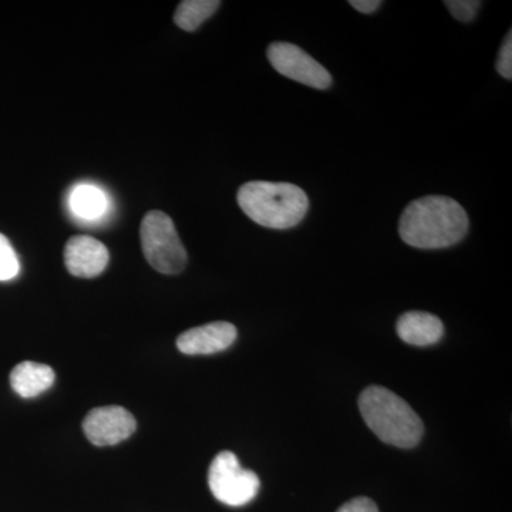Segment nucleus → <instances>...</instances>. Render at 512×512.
<instances>
[{
	"mask_svg": "<svg viewBox=\"0 0 512 512\" xmlns=\"http://www.w3.org/2000/svg\"><path fill=\"white\" fill-rule=\"evenodd\" d=\"M467 212L453 198H419L410 202L400 218V238L410 247L441 249L453 247L466 237Z\"/></svg>",
	"mask_w": 512,
	"mask_h": 512,
	"instance_id": "nucleus-1",
	"label": "nucleus"
},
{
	"mask_svg": "<svg viewBox=\"0 0 512 512\" xmlns=\"http://www.w3.org/2000/svg\"><path fill=\"white\" fill-rule=\"evenodd\" d=\"M237 198L244 214L265 228L296 227L309 210L308 195L295 184L251 181L239 188Z\"/></svg>",
	"mask_w": 512,
	"mask_h": 512,
	"instance_id": "nucleus-2",
	"label": "nucleus"
},
{
	"mask_svg": "<svg viewBox=\"0 0 512 512\" xmlns=\"http://www.w3.org/2000/svg\"><path fill=\"white\" fill-rule=\"evenodd\" d=\"M359 409L367 427L383 443L412 448L423 436V421L402 397L386 387L370 386L360 394Z\"/></svg>",
	"mask_w": 512,
	"mask_h": 512,
	"instance_id": "nucleus-3",
	"label": "nucleus"
},
{
	"mask_svg": "<svg viewBox=\"0 0 512 512\" xmlns=\"http://www.w3.org/2000/svg\"><path fill=\"white\" fill-rule=\"evenodd\" d=\"M141 248L151 268L164 275H177L187 265V251L173 220L163 211H150L140 228Z\"/></svg>",
	"mask_w": 512,
	"mask_h": 512,
	"instance_id": "nucleus-4",
	"label": "nucleus"
},
{
	"mask_svg": "<svg viewBox=\"0 0 512 512\" xmlns=\"http://www.w3.org/2000/svg\"><path fill=\"white\" fill-rule=\"evenodd\" d=\"M208 484L214 497L229 507L251 503L261 487V481L254 471L242 468L238 457L231 451H221L212 460Z\"/></svg>",
	"mask_w": 512,
	"mask_h": 512,
	"instance_id": "nucleus-5",
	"label": "nucleus"
},
{
	"mask_svg": "<svg viewBox=\"0 0 512 512\" xmlns=\"http://www.w3.org/2000/svg\"><path fill=\"white\" fill-rule=\"evenodd\" d=\"M266 56L276 72L295 82L318 90L328 89L332 84V76L328 70L301 47L292 43H272L268 47Z\"/></svg>",
	"mask_w": 512,
	"mask_h": 512,
	"instance_id": "nucleus-6",
	"label": "nucleus"
},
{
	"mask_svg": "<svg viewBox=\"0 0 512 512\" xmlns=\"http://www.w3.org/2000/svg\"><path fill=\"white\" fill-rule=\"evenodd\" d=\"M137 429L133 414L121 406L96 407L83 421V430L94 446L106 447L127 440Z\"/></svg>",
	"mask_w": 512,
	"mask_h": 512,
	"instance_id": "nucleus-7",
	"label": "nucleus"
},
{
	"mask_svg": "<svg viewBox=\"0 0 512 512\" xmlns=\"http://www.w3.org/2000/svg\"><path fill=\"white\" fill-rule=\"evenodd\" d=\"M109 249L103 242L87 235H77L67 241L64 264L67 271L77 278H96L109 265Z\"/></svg>",
	"mask_w": 512,
	"mask_h": 512,
	"instance_id": "nucleus-8",
	"label": "nucleus"
},
{
	"mask_svg": "<svg viewBox=\"0 0 512 512\" xmlns=\"http://www.w3.org/2000/svg\"><path fill=\"white\" fill-rule=\"evenodd\" d=\"M237 335V328L232 323H207L181 333L177 339V348L184 355H212L228 349Z\"/></svg>",
	"mask_w": 512,
	"mask_h": 512,
	"instance_id": "nucleus-9",
	"label": "nucleus"
},
{
	"mask_svg": "<svg viewBox=\"0 0 512 512\" xmlns=\"http://www.w3.org/2000/svg\"><path fill=\"white\" fill-rule=\"evenodd\" d=\"M397 335L413 346H430L443 338L444 325L427 312H407L397 320Z\"/></svg>",
	"mask_w": 512,
	"mask_h": 512,
	"instance_id": "nucleus-10",
	"label": "nucleus"
},
{
	"mask_svg": "<svg viewBox=\"0 0 512 512\" xmlns=\"http://www.w3.org/2000/svg\"><path fill=\"white\" fill-rule=\"evenodd\" d=\"M55 379L52 367L42 363L22 362L10 373V386L23 399H32L49 390Z\"/></svg>",
	"mask_w": 512,
	"mask_h": 512,
	"instance_id": "nucleus-11",
	"label": "nucleus"
},
{
	"mask_svg": "<svg viewBox=\"0 0 512 512\" xmlns=\"http://www.w3.org/2000/svg\"><path fill=\"white\" fill-rule=\"evenodd\" d=\"M70 210L86 221L99 220L109 208L106 192L96 185L80 184L73 188L69 198Z\"/></svg>",
	"mask_w": 512,
	"mask_h": 512,
	"instance_id": "nucleus-12",
	"label": "nucleus"
},
{
	"mask_svg": "<svg viewBox=\"0 0 512 512\" xmlns=\"http://www.w3.org/2000/svg\"><path fill=\"white\" fill-rule=\"evenodd\" d=\"M220 6L218 0H184L175 10V25L185 32H195Z\"/></svg>",
	"mask_w": 512,
	"mask_h": 512,
	"instance_id": "nucleus-13",
	"label": "nucleus"
},
{
	"mask_svg": "<svg viewBox=\"0 0 512 512\" xmlns=\"http://www.w3.org/2000/svg\"><path fill=\"white\" fill-rule=\"evenodd\" d=\"M20 272V262L15 249L5 235L0 234V281L15 279Z\"/></svg>",
	"mask_w": 512,
	"mask_h": 512,
	"instance_id": "nucleus-14",
	"label": "nucleus"
},
{
	"mask_svg": "<svg viewBox=\"0 0 512 512\" xmlns=\"http://www.w3.org/2000/svg\"><path fill=\"white\" fill-rule=\"evenodd\" d=\"M447 6L448 12L460 22L468 23L474 20L477 16L478 10L481 8V2L478 0H450L444 3Z\"/></svg>",
	"mask_w": 512,
	"mask_h": 512,
	"instance_id": "nucleus-15",
	"label": "nucleus"
},
{
	"mask_svg": "<svg viewBox=\"0 0 512 512\" xmlns=\"http://www.w3.org/2000/svg\"><path fill=\"white\" fill-rule=\"evenodd\" d=\"M497 72L504 77V79H512V33L508 32L505 37L503 46H501L500 53L497 59Z\"/></svg>",
	"mask_w": 512,
	"mask_h": 512,
	"instance_id": "nucleus-16",
	"label": "nucleus"
},
{
	"mask_svg": "<svg viewBox=\"0 0 512 512\" xmlns=\"http://www.w3.org/2000/svg\"><path fill=\"white\" fill-rule=\"evenodd\" d=\"M338 512H379V510H377L375 501L370 500V498L357 497L342 505Z\"/></svg>",
	"mask_w": 512,
	"mask_h": 512,
	"instance_id": "nucleus-17",
	"label": "nucleus"
},
{
	"mask_svg": "<svg viewBox=\"0 0 512 512\" xmlns=\"http://www.w3.org/2000/svg\"><path fill=\"white\" fill-rule=\"evenodd\" d=\"M349 5L353 6L357 12L370 15V13L376 12L380 8L382 2L380 0H350Z\"/></svg>",
	"mask_w": 512,
	"mask_h": 512,
	"instance_id": "nucleus-18",
	"label": "nucleus"
}]
</instances>
